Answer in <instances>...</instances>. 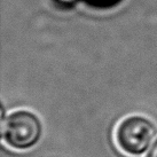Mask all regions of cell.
<instances>
[{
	"label": "cell",
	"mask_w": 157,
	"mask_h": 157,
	"mask_svg": "<svg viewBox=\"0 0 157 157\" xmlns=\"http://www.w3.org/2000/svg\"><path fill=\"white\" fill-rule=\"evenodd\" d=\"M156 128L147 118L131 116L118 124L116 142L123 153L131 156L144 154L153 144Z\"/></svg>",
	"instance_id": "obj_1"
},
{
	"label": "cell",
	"mask_w": 157,
	"mask_h": 157,
	"mask_svg": "<svg viewBox=\"0 0 157 157\" xmlns=\"http://www.w3.org/2000/svg\"><path fill=\"white\" fill-rule=\"evenodd\" d=\"M41 127L38 118L28 111L10 113L2 123V139L14 149H28L39 140Z\"/></svg>",
	"instance_id": "obj_2"
},
{
	"label": "cell",
	"mask_w": 157,
	"mask_h": 157,
	"mask_svg": "<svg viewBox=\"0 0 157 157\" xmlns=\"http://www.w3.org/2000/svg\"><path fill=\"white\" fill-rule=\"evenodd\" d=\"M99 1H109V0H99Z\"/></svg>",
	"instance_id": "obj_4"
},
{
	"label": "cell",
	"mask_w": 157,
	"mask_h": 157,
	"mask_svg": "<svg viewBox=\"0 0 157 157\" xmlns=\"http://www.w3.org/2000/svg\"><path fill=\"white\" fill-rule=\"evenodd\" d=\"M147 157H157V141L154 144V146L150 148Z\"/></svg>",
	"instance_id": "obj_3"
}]
</instances>
